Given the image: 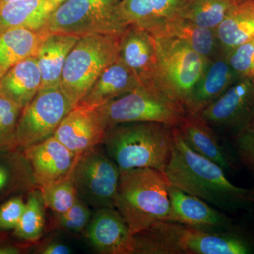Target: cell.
Segmentation results:
<instances>
[{
	"mask_svg": "<svg viewBox=\"0 0 254 254\" xmlns=\"http://www.w3.org/2000/svg\"><path fill=\"white\" fill-rule=\"evenodd\" d=\"M173 146L165 175L171 186L215 208L235 211L254 202V190L236 186L218 164L192 150L173 127Z\"/></svg>",
	"mask_w": 254,
	"mask_h": 254,
	"instance_id": "6da1fadb",
	"label": "cell"
},
{
	"mask_svg": "<svg viewBox=\"0 0 254 254\" xmlns=\"http://www.w3.org/2000/svg\"><path fill=\"white\" fill-rule=\"evenodd\" d=\"M135 254H250L254 242L239 229L210 232L158 222L134 235Z\"/></svg>",
	"mask_w": 254,
	"mask_h": 254,
	"instance_id": "7a4b0ae2",
	"label": "cell"
},
{
	"mask_svg": "<svg viewBox=\"0 0 254 254\" xmlns=\"http://www.w3.org/2000/svg\"><path fill=\"white\" fill-rule=\"evenodd\" d=\"M173 128L153 122L120 124L106 130L103 145L120 171L153 168L165 172L173 150Z\"/></svg>",
	"mask_w": 254,
	"mask_h": 254,
	"instance_id": "3957f363",
	"label": "cell"
},
{
	"mask_svg": "<svg viewBox=\"0 0 254 254\" xmlns=\"http://www.w3.org/2000/svg\"><path fill=\"white\" fill-rule=\"evenodd\" d=\"M120 172L114 205L132 234L167 221L170 210V183L165 172L153 168Z\"/></svg>",
	"mask_w": 254,
	"mask_h": 254,
	"instance_id": "277c9868",
	"label": "cell"
},
{
	"mask_svg": "<svg viewBox=\"0 0 254 254\" xmlns=\"http://www.w3.org/2000/svg\"><path fill=\"white\" fill-rule=\"evenodd\" d=\"M120 36L96 33L81 36L70 52L60 88L73 107L101 73L118 60Z\"/></svg>",
	"mask_w": 254,
	"mask_h": 254,
	"instance_id": "5b68a950",
	"label": "cell"
},
{
	"mask_svg": "<svg viewBox=\"0 0 254 254\" xmlns=\"http://www.w3.org/2000/svg\"><path fill=\"white\" fill-rule=\"evenodd\" d=\"M154 39L160 90L168 99L185 110L210 60L176 38L154 37Z\"/></svg>",
	"mask_w": 254,
	"mask_h": 254,
	"instance_id": "8992f818",
	"label": "cell"
},
{
	"mask_svg": "<svg viewBox=\"0 0 254 254\" xmlns=\"http://www.w3.org/2000/svg\"><path fill=\"white\" fill-rule=\"evenodd\" d=\"M117 0H67L52 11L42 31L78 37L120 36L126 29L119 17Z\"/></svg>",
	"mask_w": 254,
	"mask_h": 254,
	"instance_id": "52a82bcc",
	"label": "cell"
},
{
	"mask_svg": "<svg viewBox=\"0 0 254 254\" xmlns=\"http://www.w3.org/2000/svg\"><path fill=\"white\" fill-rule=\"evenodd\" d=\"M120 173L101 144L77 155L71 177L78 198L98 210L115 208Z\"/></svg>",
	"mask_w": 254,
	"mask_h": 254,
	"instance_id": "ba28073f",
	"label": "cell"
},
{
	"mask_svg": "<svg viewBox=\"0 0 254 254\" xmlns=\"http://www.w3.org/2000/svg\"><path fill=\"white\" fill-rule=\"evenodd\" d=\"M97 110L106 130L120 124L138 122L175 127L185 115V110L180 105L142 86Z\"/></svg>",
	"mask_w": 254,
	"mask_h": 254,
	"instance_id": "9c48e42d",
	"label": "cell"
},
{
	"mask_svg": "<svg viewBox=\"0 0 254 254\" xmlns=\"http://www.w3.org/2000/svg\"><path fill=\"white\" fill-rule=\"evenodd\" d=\"M73 108L59 87L45 88L21 110L16 127L18 149H24L54 134L62 120Z\"/></svg>",
	"mask_w": 254,
	"mask_h": 254,
	"instance_id": "30bf717a",
	"label": "cell"
},
{
	"mask_svg": "<svg viewBox=\"0 0 254 254\" xmlns=\"http://www.w3.org/2000/svg\"><path fill=\"white\" fill-rule=\"evenodd\" d=\"M199 115L214 131L237 136L254 122V79L237 80Z\"/></svg>",
	"mask_w": 254,
	"mask_h": 254,
	"instance_id": "8fae6325",
	"label": "cell"
},
{
	"mask_svg": "<svg viewBox=\"0 0 254 254\" xmlns=\"http://www.w3.org/2000/svg\"><path fill=\"white\" fill-rule=\"evenodd\" d=\"M118 59L131 70L142 87L167 98L159 84L155 39L150 32L128 26L120 36Z\"/></svg>",
	"mask_w": 254,
	"mask_h": 254,
	"instance_id": "7c38bea8",
	"label": "cell"
},
{
	"mask_svg": "<svg viewBox=\"0 0 254 254\" xmlns=\"http://www.w3.org/2000/svg\"><path fill=\"white\" fill-rule=\"evenodd\" d=\"M170 210L167 221L182 224L205 232L235 230L233 220L219 209L198 197L170 185Z\"/></svg>",
	"mask_w": 254,
	"mask_h": 254,
	"instance_id": "4fadbf2b",
	"label": "cell"
},
{
	"mask_svg": "<svg viewBox=\"0 0 254 254\" xmlns=\"http://www.w3.org/2000/svg\"><path fill=\"white\" fill-rule=\"evenodd\" d=\"M106 128L97 109L76 105L53 136L76 155L103 144Z\"/></svg>",
	"mask_w": 254,
	"mask_h": 254,
	"instance_id": "5bb4252c",
	"label": "cell"
},
{
	"mask_svg": "<svg viewBox=\"0 0 254 254\" xmlns=\"http://www.w3.org/2000/svg\"><path fill=\"white\" fill-rule=\"evenodd\" d=\"M86 236L103 254H135V237L115 208L96 210L87 226Z\"/></svg>",
	"mask_w": 254,
	"mask_h": 254,
	"instance_id": "9a60e30c",
	"label": "cell"
},
{
	"mask_svg": "<svg viewBox=\"0 0 254 254\" xmlns=\"http://www.w3.org/2000/svg\"><path fill=\"white\" fill-rule=\"evenodd\" d=\"M23 153L38 187L67 176L77 157L53 135L24 148Z\"/></svg>",
	"mask_w": 254,
	"mask_h": 254,
	"instance_id": "2e32d148",
	"label": "cell"
},
{
	"mask_svg": "<svg viewBox=\"0 0 254 254\" xmlns=\"http://www.w3.org/2000/svg\"><path fill=\"white\" fill-rule=\"evenodd\" d=\"M187 0H117V12L125 27L133 26L150 33L178 17Z\"/></svg>",
	"mask_w": 254,
	"mask_h": 254,
	"instance_id": "e0dca14e",
	"label": "cell"
},
{
	"mask_svg": "<svg viewBox=\"0 0 254 254\" xmlns=\"http://www.w3.org/2000/svg\"><path fill=\"white\" fill-rule=\"evenodd\" d=\"M238 79L240 78L227 61L226 54L221 52L209 61L185 107V113L200 114Z\"/></svg>",
	"mask_w": 254,
	"mask_h": 254,
	"instance_id": "ac0fdd59",
	"label": "cell"
},
{
	"mask_svg": "<svg viewBox=\"0 0 254 254\" xmlns=\"http://www.w3.org/2000/svg\"><path fill=\"white\" fill-rule=\"evenodd\" d=\"M140 87L136 76L118 58L101 73L76 105L97 109Z\"/></svg>",
	"mask_w": 254,
	"mask_h": 254,
	"instance_id": "d6986e66",
	"label": "cell"
},
{
	"mask_svg": "<svg viewBox=\"0 0 254 254\" xmlns=\"http://www.w3.org/2000/svg\"><path fill=\"white\" fill-rule=\"evenodd\" d=\"M175 127L192 150L218 164L225 172L231 168L230 160L215 131L199 114L185 113Z\"/></svg>",
	"mask_w": 254,
	"mask_h": 254,
	"instance_id": "ffe728a7",
	"label": "cell"
},
{
	"mask_svg": "<svg viewBox=\"0 0 254 254\" xmlns=\"http://www.w3.org/2000/svg\"><path fill=\"white\" fill-rule=\"evenodd\" d=\"M79 38L78 36L63 33L46 35L36 57L41 73V89L60 86L68 55Z\"/></svg>",
	"mask_w": 254,
	"mask_h": 254,
	"instance_id": "44dd1931",
	"label": "cell"
},
{
	"mask_svg": "<svg viewBox=\"0 0 254 254\" xmlns=\"http://www.w3.org/2000/svg\"><path fill=\"white\" fill-rule=\"evenodd\" d=\"M41 73L36 57L18 62L0 78L1 92L6 98L24 108L41 89Z\"/></svg>",
	"mask_w": 254,
	"mask_h": 254,
	"instance_id": "7402d4cb",
	"label": "cell"
},
{
	"mask_svg": "<svg viewBox=\"0 0 254 254\" xmlns=\"http://www.w3.org/2000/svg\"><path fill=\"white\" fill-rule=\"evenodd\" d=\"M215 32L225 54L254 39V0H239Z\"/></svg>",
	"mask_w": 254,
	"mask_h": 254,
	"instance_id": "603a6c76",
	"label": "cell"
},
{
	"mask_svg": "<svg viewBox=\"0 0 254 254\" xmlns=\"http://www.w3.org/2000/svg\"><path fill=\"white\" fill-rule=\"evenodd\" d=\"M150 33L154 37H169L185 42L198 54L209 60L223 52L214 30L201 27L185 18H173Z\"/></svg>",
	"mask_w": 254,
	"mask_h": 254,
	"instance_id": "cb8c5ba5",
	"label": "cell"
},
{
	"mask_svg": "<svg viewBox=\"0 0 254 254\" xmlns=\"http://www.w3.org/2000/svg\"><path fill=\"white\" fill-rule=\"evenodd\" d=\"M48 33L42 30L18 28L0 33V78L18 62L37 57Z\"/></svg>",
	"mask_w": 254,
	"mask_h": 254,
	"instance_id": "d4e9b609",
	"label": "cell"
},
{
	"mask_svg": "<svg viewBox=\"0 0 254 254\" xmlns=\"http://www.w3.org/2000/svg\"><path fill=\"white\" fill-rule=\"evenodd\" d=\"M50 14L46 0H12L0 3V33L18 28L41 30Z\"/></svg>",
	"mask_w": 254,
	"mask_h": 254,
	"instance_id": "484cf974",
	"label": "cell"
},
{
	"mask_svg": "<svg viewBox=\"0 0 254 254\" xmlns=\"http://www.w3.org/2000/svg\"><path fill=\"white\" fill-rule=\"evenodd\" d=\"M29 163L23 153L0 151V200L36 186Z\"/></svg>",
	"mask_w": 254,
	"mask_h": 254,
	"instance_id": "4316f807",
	"label": "cell"
},
{
	"mask_svg": "<svg viewBox=\"0 0 254 254\" xmlns=\"http://www.w3.org/2000/svg\"><path fill=\"white\" fill-rule=\"evenodd\" d=\"M239 0H187L178 17L185 18L201 27H218Z\"/></svg>",
	"mask_w": 254,
	"mask_h": 254,
	"instance_id": "83f0119b",
	"label": "cell"
},
{
	"mask_svg": "<svg viewBox=\"0 0 254 254\" xmlns=\"http://www.w3.org/2000/svg\"><path fill=\"white\" fill-rule=\"evenodd\" d=\"M39 188L43 204L58 215L69 210L78 198L71 173Z\"/></svg>",
	"mask_w": 254,
	"mask_h": 254,
	"instance_id": "f1b7e54d",
	"label": "cell"
},
{
	"mask_svg": "<svg viewBox=\"0 0 254 254\" xmlns=\"http://www.w3.org/2000/svg\"><path fill=\"white\" fill-rule=\"evenodd\" d=\"M43 205L41 193L36 191L30 193L24 212L14 230L15 236L25 241L39 238L44 228Z\"/></svg>",
	"mask_w": 254,
	"mask_h": 254,
	"instance_id": "f546056e",
	"label": "cell"
},
{
	"mask_svg": "<svg viewBox=\"0 0 254 254\" xmlns=\"http://www.w3.org/2000/svg\"><path fill=\"white\" fill-rule=\"evenodd\" d=\"M23 108L0 94V151L18 150L16 132Z\"/></svg>",
	"mask_w": 254,
	"mask_h": 254,
	"instance_id": "4dcf8cb0",
	"label": "cell"
},
{
	"mask_svg": "<svg viewBox=\"0 0 254 254\" xmlns=\"http://www.w3.org/2000/svg\"><path fill=\"white\" fill-rule=\"evenodd\" d=\"M226 58L239 78L254 79V39L230 50Z\"/></svg>",
	"mask_w": 254,
	"mask_h": 254,
	"instance_id": "1f68e13d",
	"label": "cell"
},
{
	"mask_svg": "<svg viewBox=\"0 0 254 254\" xmlns=\"http://www.w3.org/2000/svg\"><path fill=\"white\" fill-rule=\"evenodd\" d=\"M91 219L88 205L79 198L69 210L58 215V226L68 231L81 232L84 230Z\"/></svg>",
	"mask_w": 254,
	"mask_h": 254,
	"instance_id": "d6a6232c",
	"label": "cell"
},
{
	"mask_svg": "<svg viewBox=\"0 0 254 254\" xmlns=\"http://www.w3.org/2000/svg\"><path fill=\"white\" fill-rule=\"evenodd\" d=\"M26 208L21 196L11 197L0 206V230H14Z\"/></svg>",
	"mask_w": 254,
	"mask_h": 254,
	"instance_id": "836d02e7",
	"label": "cell"
},
{
	"mask_svg": "<svg viewBox=\"0 0 254 254\" xmlns=\"http://www.w3.org/2000/svg\"><path fill=\"white\" fill-rule=\"evenodd\" d=\"M234 138L241 163L254 173V127L246 128Z\"/></svg>",
	"mask_w": 254,
	"mask_h": 254,
	"instance_id": "e575fe53",
	"label": "cell"
},
{
	"mask_svg": "<svg viewBox=\"0 0 254 254\" xmlns=\"http://www.w3.org/2000/svg\"><path fill=\"white\" fill-rule=\"evenodd\" d=\"M38 253L42 254H68L71 253V249L64 244L52 242L43 246Z\"/></svg>",
	"mask_w": 254,
	"mask_h": 254,
	"instance_id": "d590c367",
	"label": "cell"
},
{
	"mask_svg": "<svg viewBox=\"0 0 254 254\" xmlns=\"http://www.w3.org/2000/svg\"><path fill=\"white\" fill-rule=\"evenodd\" d=\"M19 249L13 245H0V254H20Z\"/></svg>",
	"mask_w": 254,
	"mask_h": 254,
	"instance_id": "8d00e7d4",
	"label": "cell"
},
{
	"mask_svg": "<svg viewBox=\"0 0 254 254\" xmlns=\"http://www.w3.org/2000/svg\"><path fill=\"white\" fill-rule=\"evenodd\" d=\"M67 0H46V9L50 13H51L52 11L57 9L60 5L63 4Z\"/></svg>",
	"mask_w": 254,
	"mask_h": 254,
	"instance_id": "74e56055",
	"label": "cell"
},
{
	"mask_svg": "<svg viewBox=\"0 0 254 254\" xmlns=\"http://www.w3.org/2000/svg\"><path fill=\"white\" fill-rule=\"evenodd\" d=\"M12 1V0H0V3L6 2V1Z\"/></svg>",
	"mask_w": 254,
	"mask_h": 254,
	"instance_id": "f35d334b",
	"label": "cell"
},
{
	"mask_svg": "<svg viewBox=\"0 0 254 254\" xmlns=\"http://www.w3.org/2000/svg\"><path fill=\"white\" fill-rule=\"evenodd\" d=\"M254 127V123L252 124V126L250 127ZM250 127H249V128H250Z\"/></svg>",
	"mask_w": 254,
	"mask_h": 254,
	"instance_id": "ab89813d",
	"label": "cell"
},
{
	"mask_svg": "<svg viewBox=\"0 0 254 254\" xmlns=\"http://www.w3.org/2000/svg\"><path fill=\"white\" fill-rule=\"evenodd\" d=\"M1 88H0V94H1Z\"/></svg>",
	"mask_w": 254,
	"mask_h": 254,
	"instance_id": "60d3db41",
	"label": "cell"
}]
</instances>
